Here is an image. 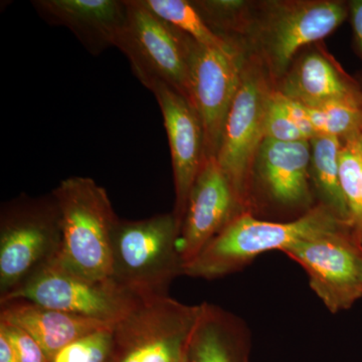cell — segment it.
Instances as JSON below:
<instances>
[{"mask_svg": "<svg viewBox=\"0 0 362 362\" xmlns=\"http://www.w3.org/2000/svg\"><path fill=\"white\" fill-rule=\"evenodd\" d=\"M361 278H362V255H361Z\"/></svg>", "mask_w": 362, "mask_h": 362, "instance_id": "f1b7e54d", "label": "cell"}, {"mask_svg": "<svg viewBox=\"0 0 362 362\" xmlns=\"http://www.w3.org/2000/svg\"><path fill=\"white\" fill-rule=\"evenodd\" d=\"M199 311L169 296L142 301L114 326L108 362H185Z\"/></svg>", "mask_w": 362, "mask_h": 362, "instance_id": "5b68a950", "label": "cell"}, {"mask_svg": "<svg viewBox=\"0 0 362 362\" xmlns=\"http://www.w3.org/2000/svg\"><path fill=\"white\" fill-rule=\"evenodd\" d=\"M147 89L153 93L163 116L175 180L173 213L181 223L190 190L206 160L204 127L194 106L175 88L154 82Z\"/></svg>", "mask_w": 362, "mask_h": 362, "instance_id": "4fadbf2b", "label": "cell"}, {"mask_svg": "<svg viewBox=\"0 0 362 362\" xmlns=\"http://www.w3.org/2000/svg\"><path fill=\"white\" fill-rule=\"evenodd\" d=\"M51 194L61 214L59 262L93 280L111 279L112 239L120 218L106 189L92 178L73 176Z\"/></svg>", "mask_w": 362, "mask_h": 362, "instance_id": "3957f363", "label": "cell"}, {"mask_svg": "<svg viewBox=\"0 0 362 362\" xmlns=\"http://www.w3.org/2000/svg\"><path fill=\"white\" fill-rule=\"evenodd\" d=\"M341 139L317 135L310 140L311 182L320 206L349 225V213L340 183L339 152Z\"/></svg>", "mask_w": 362, "mask_h": 362, "instance_id": "d6986e66", "label": "cell"}, {"mask_svg": "<svg viewBox=\"0 0 362 362\" xmlns=\"http://www.w3.org/2000/svg\"><path fill=\"white\" fill-rule=\"evenodd\" d=\"M0 335L11 345L18 362H49L39 343L18 326L0 321Z\"/></svg>", "mask_w": 362, "mask_h": 362, "instance_id": "cb8c5ba5", "label": "cell"}, {"mask_svg": "<svg viewBox=\"0 0 362 362\" xmlns=\"http://www.w3.org/2000/svg\"><path fill=\"white\" fill-rule=\"evenodd\" d=\"M180 228L173 211L145 220H119L112 239L111 279L142 301L168 296L169 286L183 275Z\"/></svg>", "mask_w": 362, "mask_h": 362, "instance_id": "7a4b0ae2", "label": "cell"}, {"mask_svg": "<svg viewBox=\"0 0 362 362\" xmlns=\"http://www.w3.org/2000/svg\"><path fill=\"white\" fill-rule=\"evenodd\" d=\"M127 16L115 47L127 57L143 86L163 82L188 99V57L192 39L157 18L138 0H126Z\"/></svg>", "mask_w": 362, "mask_h": 362, "instance_id": "ba28073f", "label": "cell"}, {"mask_svg": "<svg viewBox=\"0 0 362 362\" xmlns=\"http://www.w3.org/2000/svg\"><path fill=\"white\" fill-rule=\"evenodd\" d=\"M0 362H18L11 345L2 335H0Z\"/></svg>", "mask_w": 362, "mask_h": 362, "instance_id": "83f0119b", "label": "cell"}, {"mask_svg": "<svg viewBox=\"0 0 362 362\" xmlns=\"http://www.w3.org/2000/svg\"><path fill=\"white\" fill-rule=\"evenodd\" d=\"M272 90L261 69L246 66L226 117L216 156L246 213L252 214V173L259 146L266 138L267 109Z\"/></svg>", "mask_w": 362, "mask_h": 362, "instance_id": "52a82bcc", "label": "cell"}, {"mask_svg": "<svg viewBox=\"0 0 362 362\" xmlns=\"http://www.w3.org/2000/svg\"><path fill=\"white\" fill-rule=\"evenodd\" d=\"M32 6L45 23L71 30L93 56L115 47L127 16L126 0H33Z\"/></svg>", "mask_w": 362, "mask_h": 362, "instance_id": "9a60e30c", "label": "cell"}, {"mask_svg": "<svg viewBox=\"0 0 362 362\" xmlns=\"http://www.w3.org/2000/svg\"><path fill=\"white\" fill-rule=\"evenodd\" d=\"M344 230L351 228L320 204L289 221L259 220L252 213H243L183 267V275L206 280L225 277L259 255L283 252L299 240Z\"/></svg>", "mask_w": 362, "mask_h": 362, "instance_id": "6da1fadb", "label": "cell"}, {"mask_svg": "<svg viewBox=\"0 0 362 362\" xmlns=\"http://www.w3.org/2000/svg\"><path fill=\"white\" fill-rule=\"evenodd\" d=\"M250 347L247 323L232 312L204 302L188 341L185 362H249Z\"/></svg>", "mask_w": 362, "mask_h": 362, "instance_id": "e0dca14e", "label": "cell"}, {"mask_svg": "<svg viewBox=\"0 0 362 362\" xmlns=\"http://www.w3.org/2000/svg\"><path fill=\"white\" fill-rule=\"evenodd\" d=\"M273 97L275 98L279 106L289 117L295 125L303 133L307 140H311L315 137L316 133L309 117L308 110L303 104L295 101L291 98L285 96L281 90H273Z\"/></svg>", "mask_w": 362, "mask_h": 362, "instance_id": "484cf974", "label": "cell"}, {"mask_svg": "<svg viewBox=\"0 0 362 362\" xmlns=\"http://www.w3.org/2000/svg\"><path fill=\"white\" fill-rule=\"evenodd\" d=\"M18 299L112 324L142 302L113 279L85 277L66 268L59 258L45 264L0 302Z\"/></svg>", "mask_w": 362, "mask_h": 362, "instance_id": "8992f818", "label": "cell"}, {"mask_svg": "<svg viewBox=\"0 0 362 362\" xmlns=\"http://www.w3.org/2000/svg\"><path fill=\"white\" fill-rule=\"evenodd\" d=\"M114 326L78 338L59 350L49 362H108L113 345Z\"/></svg>", "mask_w": 362, "mask_h": 362, "instance_id": "603a6c76", "label": "cell"}, {"mask_svg": "<svg viewBox=\"0 0 362 362\" xmlns=\"http://www.w3.org/2000/svg\"><path fill=\"white\" fill-rule=\"evenodd\" d=\"M306 108L316 136H333L342 140L362 132V102H331Z\"/></svg>", "mask_w": 362, "mask_h": 362, "instance_id": "7402d4cb", "label": "cell"}, {"mask_svg": "<svg viewBox=\"0 0 362 362\" xmlns=\"http://www.w3.org/2000/svg\"><path fill=\"white\" fill-rule=\"evenodd\" d=\"M349 16L342 1L277 2L261 28V47L274 78L285 77L302 47L334 32Z\"/></svg>", "mask_w": 362, "mask_h": 362, "instance_id": "8fae6325", "label": "cell"}, {"mask_svg": "<svg viewBox=\"0 0 362 362\" xmlns=\"http://www.w3.org/2000/svg\"><path fill=\"white\" fill-rule=\"evenodd\" d=\"M157 18L202 45H221L226 37L214 33L192 1L187 0H138Z\"/></svg>", "mask_w": 362, "mask_h": 362, "instance_id": "44dd1931", "label": "cell"}, {"mask_svg": "<svg viewBox=\"0 0 362 362\" xmlns=\"http://www.w3.org/2000/svg\"><path fill=\"white\" fill-rule=\"evenodd\" d=\"M0 321L13 324L28 333L39 343L49 361L78 338L115 325L47 308L25 300L0 302Z\"/></svg>", "mask_w": 362, "mask_h": 362, "instance_id": "2e32d148", "label": "cell"}, {"mask_svg": "<svg viewBox=\"0 0 362 362\" xmlns=\"http://www.w3.org/2000/svg\"><path fill=\"white\" fill-rule=\"evenodd\" d=\"M310 162V140L282 142L265 138L255 161L252 185L256 181L267 201L276 206L307 213L315 206Z\"/></svg>", "mask_w": 362, "mask_h": 362, "instance_id": "5bb4252c", "label": "cell"}, {"mask_svg": "<svg viewBox=\"0 0 362 362\" xmlns=\"http://www.w3.org/2000/svg\"><path fill=\"white\" fill-rule=\"evenodd\" d=\"M340 183L354 237L362 244V132L341 140Z\"/></svg>", "mask_w": 362, "mask_h": 362, "instance_id": "ffe728a7", "label": "cell"}, {"mask_svg": "<svg viewBox=\"0 0 362 362\" xmlns=\"http://www.w3.org/2000/svg\"><path fill=\"white\" fill-rule=\"evenodd\" d=\"M349 14L354 28V42L362 58V0L349 2Z\"/></svg>", "mask_w": 362, "mask_h": 362, "instance_id": "4316f807", "label": "cell"}, {"mask_svg": "<svg viewBox=\"0 0 362 362\" xmlns=\"http://www.w3.org/2000/svg\"><path fill=\"white\" fill-rule=\"evenodd\" d=\"M265 135L269 139L282 142H295L307 140L299 128L286 115L275 98L272 90L267 109Z\"/></svg>", "mask_w": 362, "mask_h": 362, "instance_id": "d4e9b609", "label": "cell"}, {"mask_svg": "<svg viewBox=\"0 0 362 362\" xmlns=\"http://www.w3.org/2000/svg\"><path fill=\"white\" fill-rule=\"evenodd\" d=\"M61 246V214L54 195L23 194L4 204L0 214V298L58 258Z\"/></svg>", "mask_w": 362, "mask_h": 362, "instance_id": "277c9868", "label": "cell"}, {"mask_svg": "<svg viewBox=\"0 0 362 362\" xmlns=\"http://www.w3.org/2000/svg\"><path fill=\"white\" fill-rule=\"evenodd\" d=\"M278 90L306 107L338 101L362 102L361 86L333 59L319 52L302 57L286 74Z\"/></svg>", "mask_w": 362, "mask_h": 362, "instance_id": "ac0fdd59", "label": "cell"}, {"mask_svg": "<svg viewBox=\"0 0 362 362\" xmlns=\"http://www.w3.org/2000/svg\"><path fill=\"white\" fill-rule=\"evenodd\" d=\"M306 271L310 288L331 313L362 297V244L350 230L299 240L283 251Z\"/></svg>", "mask_w": 362, "mask_h": 362, "instance_id": "30bf717a", "label": "cell"}, {"mask_svg": "<svg viewBox=\"0 0 362 362\" xmlns=\"http://www.w3.org/2000/svg\"><path fill=\"white\" fill-rule=\"evenodd\" d=\"M243 213L246 211L216 157H206L190 190L181 221L178 250L183 267Z\"/></svg>", "mask_w": 362, "mask_h": 362, "instance_id": "7c38bea8", "label": "cell"}, {"mask_svg": "<svg viewBox=\"0 0 362 362\" xmlns=\"http://www.w3.org/2000/svg\"><path fill=\"white\" fill-rule=\"evenodd\" d=\"M247 62L244 52L226 37L221 45L190 42L188 101L204 131L206 157L216 156L226 117L242 84Z\"/></svg>", "mask_w": 362, "mask_h": 362, "instance_id": "9c48e42d", "label": "cell"}]
</instances>
